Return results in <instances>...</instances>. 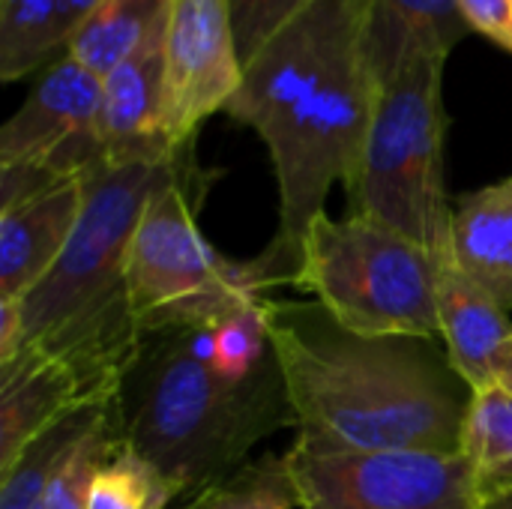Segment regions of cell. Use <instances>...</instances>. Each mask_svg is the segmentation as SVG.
Here are the masks:
<instances>
[{"mask_svg": "<svg viewBox=\"0 0 512 509\" xmlns=\"http://www.w3.org/2000/svg\"><path fill=\"white\" fill-rule=\"evenodd\" d=\"M366 0H315L246 66L231 105L270 150L279 186L273 246L249 261L261 288L294 285L303 243L339 180L354 186L378 84L363 51Z\"/></svg>", "mask_w": 512, "mask_h": 509, "instance_id": "6da1fadb", "label": "cell"}, {"mask_svg": "<svg viewBox=\"0 0 512 509\" xmlns=\"http://www.w3.org/2000/svg\"><path fill=\"white\" fill-rule=\"evenodd\" d=\"M261 321L309 453H459L474 390L435 339L360 336L318 303L261 297Z\"/></svg>", "mask_w": 512, "mask_h": 509, "instance_id": "7a4b0ae2", "label": "cell"}, {"mask_svg": "<svg viewBox=\"0 0 512 509\" xmlns=\"http://www.w3.org/2000/svg\"><path fill=\"white\" fill-rule=\"evenodd\" d=\"M111 426L180 498H192L228 483L264 438L297 420L273 351L246 378H225L210 357V330H162L123 375Z\"/></svg>", "mask_w": 512, "mask_h": 509, "instance_id": "3957f363", "label": "cell"}, {"mask_svg": "<svg viewBox=\"0 0 512 509\" xmlns=\"http://www.w3.org/2000/svg\"><path fill=\"white\" fill-rule=\"evenodd\" d=\"M195 150L168 162H96L81 174L78 225L42 282L18 300L21 348L63 363L84 396L111 405L144 345L129 300V249L156 192Z\"/></svg>", "mask_w": 512, "mask_h": 509, "instance_id": "277c9868", "label": "cell"}, {"mask_svg": "<svg viewBox=\"0 0 512 509\" xmlns=\"http://www.w3.org/2000/svg\"><path fill=\"white\" fill-rule=\"evenodd\" d=\"M213 174L195 150L150 201L129 249V300L144 336L162 330H213L255 306L264 288L252 264L216 252L198 228V207Z\"/></svg>", "mask_w": 512, "mask_h": 509, "instance_id": "5b68a950", "label": "cell"}, {"mask_svg": "<svg viewBox=\"0 0 512 509\" xmlns=\"http://www.w3.org/2000/svg\"><path fill=\"white\" fill-rule=\"evenodd\" d=\"M294 285L351 333L441 342L438 255L369 216H318Z\"/></svg>", "mask_w": 512, "mask_h": 509, "instance_id": "8992f818", "label": "cell"}, {"mask_svg": "<svg viewBox=\"0 0 512 509\" xmlns=\"http://www.w3.org/2000/svg\"><path fill=\"white\" fill-rule=\"evenodd\" d=\"M444 63L420 60L384 84L354 186L351 213L369 216L435 255L450 249L453 204L444 183Z\"/></svg>", "mask_w": 512, "mask_h": 509, "instance_id": "52a82bcc", "label": "cell"}, {"mask_svg": "<svg viewBox=\"0 0 512 509\" xmlns=\"http://www.w3.org/2000/svg\"><path fill=\"white\" fill-rule=\"evenodd\" d=\"M282 462L300 509H480L486 501L462 453L291 447Z\"/></svg>", "mask_w": 512, "mask_h": 509, "instance_id": "ba28073f", "label": "cell"}, {"mask_svg": "<svg viewBox=\"0 0 512 509\" xmlns=\"http://www.w3.org/2000/svg\"><path fill=\"white\" fill-rule=\"evenodd\" d=\"M102 78L69 54L42 69L36 87L0 129V165L81 177L102 162Z\"/></svg>", "mask_w": 512, "mask_h": 509, "instance_id": "9c48e42d", "label": "cell"}, {"mask_svg": "<svg viewBox=\"0 0 512 509\" xmlns=\"http://www.w3.org/2000/svg\"><path fill=\"white\" fill-rule=\"evenodd\" d=\"M243 63L228 0H171L165 27V132L174 147L195 141L198 126L231 105Z\"/></svg>", "mask_w": 512, "mask_h": 509, "instance_id": "30bf717a", "label": "cell"}, {"mask_svg": "<svg viewBox=\"0 0 512 509\" xmlns=\"http://www.w3.org/2000/svg\"><path fill=\"white\" fill-rule=\"evenodd\" d=\"M165 27L102 75L99 138L105 162H168L183 150L165 132Z\"/></svg>", "mask_w": 512, "mask_h": 509, "instance_id": "8fae6325", "label": "cell"}, {"mask_svg": "<svg viewBox=\"0 0 512 509\" xmlns=\"http://www.w3.org/2000/svg\"><path fill=\"white\" fill-rule=\"evenodd\" d=\"M84 207V180L66 177L0 207V300H21L63 255Z\"/></svg>", "mask_w": 512, "mask_h": 509, "instance_id": "7c38bea8", "label": "cell"}, {"mask_svg": "<svg viewBox=\"0 0 512 509\" xmlns=\"http://www.w3.org/2000/svg\"><path fill=\"white\" fill-rule=\"evenodd\" d=\"M468 33L459 0H366L363 51L378 90L420 60H447Z\"/></svg>", "mask_w": 512, "mask_h": 509, "instance_id": "4fadbf2b", "label": "cell"}, {"mask_svg": "<svg viewBox=\"0 0 512 509\" xmlns=\"http://www.w3.org/2000/svg\"><path fill=\"white\" fill-rule=\"evenodd\" d=\"M438 318L444 351L462 381L471 390L492 387L498 357L512 339V321L483 285L456 267L450 249L438 255Z\"/></svg>", "mask_w": 512, "mask_h": 509, "instance_id": "5bb4252c", "label": "cell"}, {"mask_svg": "<svg viewBox=\"0 0 512 509\" xmlns=\"http://www.w3.org/2000/svg\"><path fill=\"white\" fill-rule=\"evenodd\" d=\"M99 405L90 402L78 378L57 360L18 348L0 363V474L57 420L66 414Z\"/></svg>", "mask_w": 512, "mask_h": 509, "instance_id": "9a60e30c", "label": "cell"}, {"mask_svg": "<svg viewBox=\"0 0 512 509\" xmlns=\"http://www.w3.org/2000/svg\"><path fill=\"white\" fill-rule=\"evenodd\" d=\"M450 258L512 312V174L453 204Z\"/></svg>", "mask_w": 512, "mask_h": 509, "instance_id": "2e32d148", "label": "cell"}, {"mask_svg": "<svg viewBox=\"0 0 512 509\" xmlns=\"http://www.w3.org/2000/svg\"><path fill=\"white\" fill-rule=\"evenodd\" d=\"M99 0H0L3 81L48 69Z\"/></svg>", "mask_w": 512, "mask_h": 509, "instance_id": "e0dca14e", "label": "cell"}, {"mask_svg": "<svg viewBox=\"0 0 512 509\" xmlns=\"http://www.w3.org/2000/svg\"><path fill=\"white\" fill-rule=\"evenodd\" d=\"M171 0H99L66 42V54L93 75H108L168 24Z\"/></svg>", "mask_w": 512, "mask_h": 509, "instance_id": "ac0fdd59", "label": "cell"}, {"mask_svg": "<svg viewBox=\"0 0 512 509\" xmlns=\"http://www.w3.org/2000/svg\"><path fill=\"white\" fill-rule=\"evenodd\" d=\"M111 405H84L63 420H57L51 429H45L3 474H0V509H39L45 501V492L63 462L72 456V450L93 432L105 417Z\"/></svg>", "mask_w": 512, "mask_h": 509, "instance_id": "d6986e66", "label": "cell"}, {"mask_svg": "<svg viewBox=\"0 0 512 509\" xmlns=\"http://www.w3.org/2000/svg\"><path fill=\"white\" fill-rule=\"evenodd\" d=\"M459 453L471 462L486 498L512 489V396L504 387L474 390Z\"/></svg>", "mask_w": 512, "mask_h": 509, "instance_id": "ffe728a7", "label": "cell"}, {"mask_svg": "<svg viewBox=\"0 0 512 509\" xmlns=\"http://www.w3.org/2000/svg\"><path fill=\"white\" fill-rule=\"evenodd\" d=\"M180 492L114 435L111 450L93 474L87 509H171Z\"/></svg>", "mask_w": 512, "mask_h": 509, "instance_id": "44dd1931", "label": "cell"}, {"mask_svg": "<svg viewBox=\"0 0 512 509\" xmlns=\"http://www.w3.org/2000/svg\"><path fill=\"white\" fill-rule=\"evenodd\" d=\"M297 507L294 486L282 459H264L246 465L228 483H222L207 509H291Z\"/></svg>", "mask_w": 512, "mask_h": 509, "instance_id": "7402d4cb", "label": "cell"}, {"mask_svg": "<svg viewBox=\"0 0 512 509\" xmlns=\"http://www.w3.org/2000/svg\"><path fill=\"white\" fill-rule=\"evenodd\" d=\"M270 351L261 300L210 330V357L225 378H246Z\"/></svg>", "mask_w": 512, "mask_h": 509, "instance_id": "603a6c76", "label": "cell"}, {"mask_svg": "<svg viewBox=\"0 0 512 509\" xmlns=\"http://www.w3.org/2000/svg\"><path fill=\"white\" fill-rule=\"evenodd\" d=\"M111 444H114V426H111V411H108V417L93 432H87V438L63 462L39 509H87L93 474L102 465L105 453L111 450Z\"/></svg>", "mask_w": 512, "mask_h": 509, "instance_id": "cb8c5ba5", "label": "cell"}, {"mask_svg": "<svg viewBox=\"0 0 512 509\" xmlns=\"http://www.w3.org/2000/svg\"><path fill=\"white\" fill-rule=\"evenodd\" d=\"M315 0H228L240 63L246 66L282 27L303 15Z\"/></svg>", "mask_w": 512, "mask_h": 509, "instance_id": "d4e9b609", "label": "cell"}, {"mask_svg": "<svg viewBox=\"0 0 512 509\" xmlns=\"http://www.w3.org/2000/svg\"><path fill=\"white\" fill-rule=\"evenodd\" d=\"M459 9L474 33L512 51V0H459Z\"/></svg>", "mask_w": 512, "mask_h": 509, "instance_id": "484cf974", "label": "cell"}, {"mask_svg": "<svg viewBox=\"0 0 512 509\" xmlns=\"http://www.w3.org/2000/svg\"><path fill=\"white\" fill-rule=\"evenodd\" d=\"M21 348V312L18 300H0V363L12 360Z\"/></svg>", "mask_w": 512, "mask_h": 509, "instance_id": "4316f807", "label": "cell"}, {"mask_svg": "<svg viewBox=\"0 0 512 509\" xmlns=\"http://www.w3.org/2000/svg\"><path fill=\"white\" fill-rule=\"evenodd\" d=\"M495 384L504 387L512 396V339L504 345L501 357H498V369H495Z\"/></svg>", "mask_w": 512, "mask_h": 509, "instance_id": "83f0119b", "label": "cell"}, {"mask_svg": "<svg viewBox=\"0 0 512 509\" xmlns=\"http://www.w3.org/2000/svg\"><path fill=\"white\" fill-rule=\"evenodd\" d=\"M213 492H216V489H210V492H201V495H192V498H183V504H177V507H171V509H207L210 507V498H213Z\"/></svg>", "mask_w": 512, "mask_h": 509, "instance_id": "f1b7e54d", "label": "cell"}, {"mask_svg": "<svg viewBox=\"0 0 512 509\" xmlns=\"http://www.w3.org/2000/svg\"><path fill=\"white\" fill-rule=\"evenodd\" d=\"M480 509H512V489H507V492H498V495H489Z\"/></svg>", "mask_w": 512, "mask_h": 509, "instance_id": "f546056e", "label": "cell"}]
</instances>
